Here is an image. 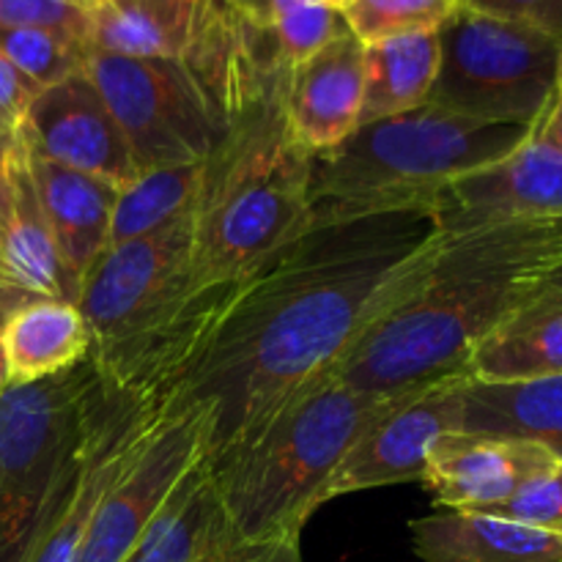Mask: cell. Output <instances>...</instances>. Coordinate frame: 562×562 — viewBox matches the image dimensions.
<instances>
[{"label": "cell", "instance_id": "6da1fadb", "mask_svg": "<svg viewBox=\"0 0 562 562\" xmlns=\"http://www.w3.org/2000/svg\"><path fill=\"white\" fill-rule=\"evenodd\" d=\"M431 214H384L302 234L245 278L195 291L154 355L168 412L198 409L214 464L250 442L393 302L437 236Z\"/></svg>", "mask_w": 562, "mask_h": 562}, {"label": "cell", "instance_id": "7a4b0ae2", "mask_svg": "<svg viewBox=\"0 0 562 562\" xmlns=\"http://www.w3.org/2000/svg\"><path fill=\"white\" fill-rule=\"evenodd\" d=\"M393 398L322 373L250 442L203 461L231 562H300V536L324 505L329 477Z\"/></svg>", "mask_w": 562, "mask_h": 562}, {"label": "cell", "instance_id": "3957f363", "mask_svg": "<svg viewBox=\"0 0 562 562\" xmlns=\"http://www.w3.org/2000/svg\"><path fill=\"white\" fill-rule=\"evenodd\" d=\"M285 82L289 75H272L247 91L206 159L192 214V294L245 278L307 234L313 154L285 119Z\"/></svg>", "mask_w": 562, "mask_h": 562}, {"label": "cell", "instance_id": "277c9868", "mask_svg": "<svg viewBox=\"0 0 562 562\" xmlns=\"http://www.w3.org/2000/svg\"><path fill=\"white\" fill-rule=\"evenodd\" d=\"M530 132L428 102L357 126L338 146L313 154L307 231L384 214L434 217L450 181L508 157Z\"/></svg>", "mask_w": 562, "mask_h": 562}, {"label": "cell", "instance_id": "5b68a950", "mask_svg": "<svg viewBox=\"0 0 562 562\" xmlns=\"http://www.w3.org/2000/svg\"><path fill=\"white\" fill-rule=\"evenodd\" d=\"M192 214L110 245L82 274L77 307L93 335L99 376L130 387L192 296Z\"/></svg>", "mask_w": 562, "mask_h": 562}, {"label": "cell", "instance_id": "8992f818", "mask_svg": "<svg viewBox=\"0 0 562 562\" xmlns=\"http://www.w3.org/2000/svg\"><path fill=\"white\" fill-rule=\"evenodd\" d=\"M99 371L80 366L0 395V562H22L77 450Z\"/></svg>", "mask_w": 562, "mask_h": 562}, {"label": "cell", "instance_id": "52a82bcc", "mask_svg": "<svg viewBox=\"0 0 562 562\" xmlns=\"http://www.w3.org/2000/svg\"><path fill=\"white\" fill-rule=\"evenodd\" d=\"M437 33L439 71L428 104L527 130L541 121L558 82L562 38L464 3Z\"/></svg>", "mask_w": 562, "mask_h": 562}, {"label": "cell", "instance_id": "ba28073f", "mask_svg": "<svg viewBox=\"0 0 562 562\" xmlns=\"http://www.w3.org/2000/svg\"><path fill=\"white\" fill-rule=\"evenodd\" d=\"M91 77L121 126L137 168L206 162L225 135V113L187 60L126 58L88 49Z\"/></svg>", "mask_w": 562, "mask_h": 562}, {"label": "cell", "instance_id": "9c48e42d", "mask_svg": "<svg viewBox=\"0 0 562 562\" xmlns=\"http://www.w3.org/2000/svg\"><path fill=\"white\" fill-rule=\"evenodd\" d=\"M165 406L99 376L86 428L22 562H77L99 499L148 442Z\"/></svg>", "mask_w": 562, "mask_h": 562}, {"label": "cell", "instance_id": "30bf717a", "mask_svg": "<svg viewBox=\"0 0 562 562\" xmlns=\"http://www.w3.org/2000/svg\"><path fill=\"white\" fill-rule=\"evenodd\" d=\"M206 453L203 412H168L99 499L77 562H126L181 477Z\"/></svg>", "mask_w": 562, "mask_h": 562}, {"label": "cell", "instance_id": "8fae6325", "mask_svg": "<svg viewBox=\"0 0 562 562\" xmlns=\"http://www.w3.org/2000/svg\"><path fill=\"white\" fill-rule=\"evenodd\" d=\"M467 373L401 393L344 456L324 492V503L366 488L420 483L434 445L461 431Z\"/></svg>", "mask_w": 562, "mask_h": 562}, {"label": "cell", "instance_id": "7c38bea8", "mask_svg": "<svg viewBox=\"0 0 562 562\" xmlns=\"http://www.w3.org/2000/svg\"><path fill=\"white\" fill-rule=\"evenodd\" d=\"M16 132L38 157L119 190L140 176L124 132L86 71L42 88Z\"/></svg>", "mask_w": 562, "mask_h": 562}, {"label": "cell", "instance_id": "4fadbf2b", "mask_svg": "<svg viewBox=\"0 0 562 562\" xmlns=\"http://www.w3.org/2000/svg\"><path fill=\"white\" fill-rule=\"evenodd\" d=\"M562 217V151L530 132L519 148L445 187L434 220L442 231Z\"/></svg>", "mask_w": 562, "mask_h": 562}, {"label": "cell", "instance_id": "5bb4252c", "mask_svg": "<svg viewBox=\"0 0 562 562\" xmlns=\"http://www.w3.org/2000/svg\"><path fill=\"white\" fill-rule=\"evenodd\" d=\"M554 461L538 445L453 431L434 445L420 483L439 508L492 514Z\"/></svg>", "mask_w": 562, "mask_h": 562}, {"label": "cell", "instance_id": "9a60e30c", "mask_svg": "<svg viewBox=\"0 0 562 562\" xmlns=\"http://www.w3.org/2000/svg\"><path fill=\"white\" fill-rule=\"evenodd\" d=\"M362 86V42L351 31L296 66L285 82V119L300 146L322 154L346 140L360 124Z\"/></svg>", "mask_w": 562, "mask_h": 562}, {"label": "cell", "instance_id": "2e32d148", "mask_svg": "<svg viewBox=\"0 0 562 562\" xmlns=\"http://www.w3.org/2000/svg\"><path fill=\"white\" fill-rule=\"evenodd\" d=\"M409 536L420 562H562V536L483 510L442 508L409 521Z\"/></svg>", "mask_w": 562, "mask_h": 562}, {"label": "cell", "instance_id": "e0dca14e", "mask_svg": "<svg viewBox=\"0 0 562 562\" xmlns=\"http://www.w3.org/2000/svg\"><path fill=\"white\" fill-rule=\"evenodd\" d=\"M25 143V140H22ZM27 165L38 201L47 214L49 231L55 236L66 269L82 280L99 256L108 250L110 220H113L119 187L102 179L64 168L58 162L38 157L25 143Z\"/></svg>", "mask_w": 562, "mask_h": 562}, {"label": "cell", "instance_id": "ac0fdd59", "mask_svg": "<svg viewBox=\"0 0 562 562\" xmlns=\"http://www.w3.org/2000/svg\"><path fill=\"white\" fill-rule=\"evenodd\" d=\"M477 382L562 376V291L541 285L527 294L467 360Z\"/></svg>", "mask_w": 562, "mask_h": 562}, {"label": "cell", "instance_id": "d6986e66", "mask_svg": "<svg viewBox=\"0 0 562 562\" xmlns=\"http://www.w3.org/2000/svg\"><path fill=\"white\" fill-rule=\"evenodd\" d=\"M203 16L206 0H91L88 49L187 60L201 36Z\"/></svg>", "mask_w": 562, "mask_h": 562}, {"label": "cell", "instance_id": "ffe728a7", "mask_svg": "<svg viewBox=\"0 0 562 562\" xmlns=\"http://www.w3.org/2000/svg\"><path fill=\"white\" fill-rule=\"evenodd\" d=\"M5 179L11 187V217L3 241H0V256H3L9 280L31 294L77 305L80 280L66 269L58 245H55L47 214H44L36 184H33L20 132H16V148L11 154V162L5 168Z\"/></svg>", "mask_w": 562, "mask_h": 562}, {"label": "cell", "instance_id": "44dd1931", "mask_svg": "<svg viewBox=\"0 0 562 562\" xmlns=\"http://www.w3.org/2000/svg\"><path fill=\"white\" fill-rule=\"evenodd\" d=\"M93 335L75 302L36 296L0 329L9 387L42 382L91 357Z\"/></svg>", "mask_w": 562, "mask_h": 562}, {"label": "cell", "instance_id": "7402d4cb", "mask_svg": "<svg viewBox=\"0 0 562 562\" xmlns=\"http://www.w3.org/2000/svg\"><path fill=\"white\" fill-rule=\"evenodd\" d=\"M461 431L530 442L562 459V376L525 382L467 376Z\"/></svg>", "mask_w": 562, "mask_h": 562}, {"label": "cell", "instance_id": "603a6c76", "mask_svg": "<svg viewBox=\"0 0 562 562\" xmlns=\"http://www.w3.org/2000/svg\"><path fill=\"white\" fill-rule=\"evenodd\" d=\"M126 562H231L206 464L181 477Z\"/></svg>", "mask_w": 562, "mask_h": 562}, {"label": "cell", "instance_id": "cb8c5ba5", "mask_svg": "<svg viewBox=\"0 0 562 562\" xmlns=\"http://www.w3.org/2000/svg\"><path fill=\"white\" fill-rule=\"evenodd\" d=\"M366 86L360 124L390 119L428 102L439 71V33H406L362 44Z\"/></svg>", "mask_w": 562, "mask_h": 562}, {"label": "cell", "instance_id": "d4e9b609", "mask_svg": "<svg viewBox=\"0 0 562 562\" xmlns=\"http://www.w3.org/2000/svg\"><path fill=\"white\" fill-rule=\"evenodd\" d=\"M203 181H206V162L143 170L115 195L108 247L146 236L195 212Z\"/></svg>", "mask_w": 562, "mask_h": 562}, {"label": "cell", "instance_id": "484cf974", "mask_svg": "<svg viewBox=\"0 0 562 562\" xmlns=\"http://www.w3.org/2000/svg\"><path fill=\"white\" fill-rule=\"evenodd\" d=\"M258 31H261L263 49H267L274 69L291 75L296 66L313 58L318 49L349 33V25L344 20V11L329 5L327 0H313L300 9L285 11L269 25H258Z\"/></svg>", "mask_w": 562, "mask_h": 562}, {"label": "cell", "instance_id": "4316f807", "mask_svg": "<svg viewBox=\"0 0 562 562\" xmlns=\"http://www.w3.org/2000/svg\"><path fill=\"white\" fill-rule=\"evenodd\" d=\"M0 53L42 88L82 71L88 42L53 27H0Z\"/></svg>", "mask_w": 562, "mask_h": 562}, {"label": "cell", "instance_id": "83f0119b", "mask_svg": "<svg viewBox=\"0 0 562 562\" xmlns=\"http://www.w3.org/2000/svg\"><path fill=\"white\" fill-rule=\"evenodd\" d=\"M461 0H349L344 20L362 44L406 33L439 31L459 11Z\"/></svg>", "mask_w": 562, "mask_h": 562}, {"label": "cell", "instance_id": "f1b7e54d", "mask_svg": "<svg viewBox=\"0 0 562 562\" xmlns=\"http://www.w3.org/2000/svg\"><path fill=\"white\" fill-rule=\"evenodd\" d=\"M492 514L562 536V459L530 477L508 503L494 508Z\"/></svg>", "mask_w": 562, "mask_h": 562}, {"label": "cell", "instance_id": "f546056e", "mask_svg": "<svg viewBox=\"0 0 562 562\" xmlns=\"http://www.w3.org/2000/svg\"><path fill=\"white\" fill-rule=\"evenodd\" d=\"M91 0H0V27H53L88 42Z\"/></svg>", "mask_w": 562, "mask_h": 562}, {"label": "cell", "instance_id": "4dcf8cb0", "mask_svg": "<svg viewBox=\"0 0 562 562\" xmlns=\"http://www.w3.org/2000/svg\"><path fill=\"white\" fill-rule=\"evenodd\" d=\"M461 3L481 14L525 22L562 38V0H461Z\"/></svg>", "mask_w": 562, "mask_h": 562}, {"label": "cell", "instance_id": "1f68e13d", "mask_svg": "<svg viewBox=\"0 0 562 562\" xmlns=\"http://www.w3.org/2000/svg\"><path fill=\"white\" fill-rule=\"evenodd\" d=\"M42 93V86L33 82L25 71L16 69L3 53H0V119L11 126L20 130L25 121L27 110H31L33 99Z\"/></svg>", "mask_w": 562, "mask_h": 562}, {"label": "cell", "instance_id": "d6a6232c", "mask_svg": "<svg viewBox=\"0 0 562 562\" xmlns=\"http://www.w3.org/2000/svg\"><path fill=\"white\" fill-rule=\"evenodd\" d=\"M231 5L234 14H239L245 22L252 25H269L278 16H283L285 11L300 9V5L313 3V0H225Z\"/></svg>", "mask_w": 562, "mask_h": 562}, {"label": "cell", "instance_id": "836d02e7", "mask_svg": "<svg viewBox=\"0 0 562 562\" xmlns=\"http://www.w3.org/2000/svg\"><path fill=\"white\" fill-rule=\"evenodd\" d=\"M532 135H536L538 140L549 143V146L560 148L562 151V58H560L558 82H554L552 102H549L547 113L541 115V121L532 126Z\"/></svg>", "mask_w": 562, "mask_h": 562}, {"label": "cell", "instance_id": "e575fe53", "mask_svg": "<svg viewBox=\"0 0 562 562\" xmlns=\"http://www.w3.org/2000/svg\"><path fill=\"white\" fill-rule=\"evenodd\" d=\"M38 294H31V291L20 289V285L9 283V280H0V329L5 327V322H9L11 316H14L16 311H20L22 305H27V302L36 300Z\"/></svg>", "mask_w": 562, "mask_h": 562}, {"label": "cell", "instance_id": "d590c367", "mask_svg": "<svg viewBox=\"0 0 562 562\" xmlns=\"http://www.w3.org/2000/svg\"><path fill=\"white\" fill-rule=\"evenodd\" d=\"M14 148H16V130H11V126L0 119V173L3 176H5V168H9Z\"/></svg>", "mask_w": 562, "mask_h": 562}, {"label": "cell", "instance_id": "8d00e7d4", "mask_svg": "<svg viewBox=\"0 0 562 562\" xmlns=\"http://www.w3.org/2000/svg\"><path fill=\"white\" fill-rule=\"evenodd\" d=\"M9 217H11V187H9V179L0 173V241H3L5 228H9Z\"/></svg>", "mask_w": 562, "mask_h": 562}, {"label": "cell", "instance_id": "74e56055", "mask_svg": "<svg viewBox=\"0 0 562 562\" xmlns=\"http://www.w3.org/2000/svg\"><path fill=\"white\" fill-rule=\"evenodd\" d=\"M541 285H554V289L562 291V261L554 263V267L549 269V272H543Z\"/></svg>", "mask_w": 562, "mask_h": 562}, {"label": "cell", "instance_id": "f35d334b", "mask_svg": "<svg viewBox=\"0 0 562 562\" xmlns=\"http://www.w3.org/2000/svg\"><path fill=\"white\" fill-rule=\"evenodd\" d=\"M5 387H9V379H5V362H3V355H0V395H3Z\"/></svg>", "mask_w": 562, "mask_h": 562}, {"label": "cell", "instance_id": "ab89813d", "mask_svg": "<svg viewBox=\"0 0 562 562\" xmlns=\"http://www.w3.org/2000/svg\"><path fill=\"white\" fill-rule=\"evenodd\" d=\"M0 280H9V272H5V263H3V256H0ZM11 283V280H9Z\"/></svg>", "mask_w": 562, "mask_h": 562}, {"label": "cell", "instance_id": "60d3db41", "mask_svg": "<svg viewBox=\"0 0 562 562\" xmlns=\"http://www.w3.org/2000/svg\"><path fill=\"white\" fill-rule=\"evenodd\" d=\"M327 3H329V5H335V9H344V5L349 3V0H327Z\"/></svg>", "mask_w": 562, "mask_h": 562}]
</instances>
